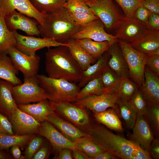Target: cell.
Returning <instances> with one entry per match:
<instances>
[{
  "label": "cell",
  "mask_w": 159,
  "mask_h": 159,
  "mask_svg": "<svg viewBox=\"0 0 159 159\" xmlns=\"http://www.w3.org/2000/svg\"><path fill=\"white\" fill-rule=\"evenodd\" d=\"M0 134L15 135L9 118L0 112Z\"/></svg>",
  "instance_id": "obj_45"
},
{
  "label": "cell",
  "mask_w": 159,
  "mask_h": 159,
  "mask_svg": "<svg viewBox=\"0 0 159 159\" xmlns=\"http://www.w3.org/2000/svg\"><path fill=\"white\" fill-rule=\"evenodd\" d=\"M20 147L19 146L17 145H14L11 147V153L15 159H24V156H23L21 155Z\"/></svg>",
  "instance_id": "obj_52"
},
{
  "label": "cell",
  "mask_w": 159,
  "mask_h": 159,
  "mask_svg": "<svg viewBox=\"0 0 159 159\" xmlns=\"http://www.w3.org/2000/svg\"><path fill=\"white\" fill-rule=\"evenodd\" d=\"M115 36L119 40L130 43L141 38L147 30L146 26L132 16L125 17Z\"/></svg>",
  "instance_id": "obj_13"
},
{
  "label": "cell",
  "mask_w": 159,
  "mask_h": 159,
  "mask_svg": "<svg viewBox=\"0 0 159 159\" xmlns=\"http://www.w3.org/2000/svg\"><path fill=\"white\" fill-rule=\"evenodd\" d=\"M5 23L11 31L19 30L25 32L28 36H40L38 28V21L14 10L4 17Z\"/></svg>",
  "instance_id": "obj_15"
},
{
  "label": "cell",
  "mask_w": 159,
  "mask_h": 159,
  "mask_svg": "<svg viewBox=\"0 0 159 159\" xmlns=\"http://www.w3.org/2000/svg\"><path fill=\"white\" fill-rule=\"evenodd\" d=\"M49 152L48 145L46 144L42 145L34 154L32 159H44L47 158Z\"/></svg>",
  "instance_id": "obj_49"
},
{
  "label": "cell",
  "mask_w": 159,
  "mask_h": 159,
  "mask_svg": "<svg viewBox=\"0 0 159 159\" xmlns=\"http://www.w3.org/2000/svg\"><path fill=\"white\" fill-rule=\"evenodd\" d=\"M128 102L137 115L144 116L145 115L147 110V103L139 88Z\"/></svg>",
  "instance_id": "obj_39"
},
{
  "label": "cell",
  "mask_w": 159,
  "mask_h": 159,
  "mask_svg": "<svg viewBox=\"0 0 159 159\" xmlns=\"http://www.w3.org/2000/svg\"><path fill=\"white\" fill-rule=\"evenodd\" d=\"M34 8L40 12L47 14L63 7L66 0H29Z\"/></svg>",
  "instance_id": "obj_35"
},
{
  "label": "cell",
  "mask_w": 159,
  "mask_h": 159,
  "mask_svg": "<svg viewBox=\"0 0 159 159\" xmlns=\"http://www.w3.org/2000/svg\"><path fill=\"white\" fill-rule=\"evenodd\" d=\"M36 76L47 99L52 102H73L81 90L75 83L63 79L53 78L38 74Z\"/></svg>",
  "instance_id": "obj_4"
},
{
  "label": "cell",
  "mask_w": 159,
  "mask_h": 159,
  "mask_svg": "<svg viewBox=\"0 0 159 159\" xmlns=\"http://www.w3.org/2000/svg\"><path fill=\"white\" fill-rule=\"evenodd\" d=\"M129 44L135 49L148 56L159 54V31L147 29L140 39Z\"/></svg>",
  "instance_id": "obj_20"
},
{
  "label": "cell",
  "mask_w": 159,
  "mask_h": 159,
  "mask_svg": "<svg viewBox=\"0 0 159 159\" xmlns=\"http://www.w3.org/2000/svg\"><path fill=\"white\" fill-rule=\"evenodd\" d=\"M87 134L104 151L122 159H150L149 152L130 140L116 135L102 126H88Z\"/></svg>",
  "instance_id": "obj_1"
},
{
  "label": "cell",
  "mask_w": 159,
  "mask_h": 159,
  "mask_svg": "<svg viewBox=\"0 0 159 159\" xmlns=\"http://www.w3.org/2000/svg\"><path fill=\"white\" fill-rule=\"evenodd\" d=\"M17 106L19 110L29 115L40 123L46 120L49 115L55 112L51 102L47 99L36 103L19 105Z\"/></svg>",
  "instance_id": "obj_23"
},
{
  "label": "cell",
  "mask_w": 159,
  "mask_h": 159,
  "mask_svg": "<svg viewBox=\"0 0 159 159\" xmlns=\"http://www.w3.org/2000/svg\"><path fill=\"white\" fill-rule=\"evenodd\" d=\"M94 117L98 122L109 129L122 132L124 129L119 116L112 108L100 112H93Z\"/></svg>",
  "instance_id": "obj_27"
},
{
  "label": "cell",
  "mask_w": 159,
  "mask_h": 159,
  "mask_svg": "<svg viewBox=\"0 0 159 159\" xmlns=\"http://www.w3.org/2000/svg\"><path fill=\"white\" fill-rule=\"evenodd\" d=\"M18 72L9 57L6 54H2L0 57V78L14 86L20 85L22 82L16 75Z\"/></svg>",
  "instance_id": "obj_28"
},
{
  "label": "cell",
  "mask_w": 159,
  "mask_h": 159,
  "mask_svg": "<svg viewBox=\"0 0 159 159\" xmlns=\"http://www.w3.org/2000/svg\"><path fill=\"white\" fill-rule=\"evenodd\" d=\"M145 81L139 88L146 101L159 104V77L146 66L144 69Z\"/></svg>",
  "instance_id": "obj_21"
},
{
  "label": "cell",
  "mask_w": 159,
  "mask_h": 159,
  "mask_svg": "<svg viewBox=\"0 0 159 159\" xmlns=\"http://www.w3.org/2000/svg\"><path fill=\"white\" fill-rule=\"evenodd\" d=\"M43 142L42 138L34 135L27 144L24 155V159H32L34 154L42 146Z\"/></svg>",
  "instance_id": "obj_43"
},
{
  "label": "cell",
  "mask_w": 159,
  "mask_h": 159,
  "mask_svg": "<svg viewBox=\"0 0 159 159\" xmlns=\"http://www.w3.org/2000/svg\"><path fill=\"white\" fill-rule=\"evenodd\" d=\"M147 110L144 116L153 134L157 138L159 135V104L146 101Z\"/></svg>",
  "instance_id": "obj_31"
},
{
  "label": "cell",
  "mask_w": 159,
  "mask_h": 159,
  "mask_svg": "<svg viewBox=\"0 0 159 159\" xmlns=\"http://www.w3.org/2000/svg\"><path fill=\"white\" fill-rule=\"evenodd\" d=\"M34 136L33 134L18 135L0 134V150H6L15 145L23 147L28 144Z\"/></svg>",
  "instance_id": "obj_32"
},
{
  "label": "cell",
  "mask_w": 159,
  "mask_h": 159,
  "mask_svg": "<svg viewBox=\"0 0 159 159\" xmlns=\"http://www.w3.org/2000/svg\"><path fill=\"white\" fill-rule=\"evenodd\" d=\"M86 4L109 30L116 29L125 17L112 0H89Z\"/></svg>",
  "instance_id": "obj_6"
},
{
  "label": "cell",
  "mask_w": 159,
  "mask_h": 159,
  "mask_svg": "<svg viewBox=\"0 0 159 159\" xmlns=\"http://www.w3.org/2000/svg\"><path fill=\"white\" fill-rule=\"evenodd\" d=\"M109 56L107 51L93 65H90L86 69L83 71L78 85L80 88L83 87L90 81L100 76L107 65Z\"/></svg>",
  "instance_id": "obj_25"
},
{
  "label": "cell",
  "mask_w": 159,
  "mask_h": 159,
  "mask_svg": "<svg viewBox=\"0 0 159 159\" xmlns=\"http://www.w3.org/2000/svg\"><path fill=\"white\" fill-rule=\"evenodd\" d=\"M45 67L48 76L74 83L79 82L83 71L65 46L48 48L45 53Z\"/></svg>",
  "instance_id": "obj_2"
},
{
  "label": "cell",
  "mask_w": 159,
  "mask_h": 159,
  "mask_svg": "<svg viewBox=\"0 0 159 159\" xmlns=\"http://www.w3.org/2000/svg\"><path fill=\"white\" fill-rule=\"evenodd\" d=\"M72 150L68 148H63L59 150L57 155L55 158L57 159H73Z\"/></svg>",
  "instance_id": "obj_51"
},
{
  "label": "cell",
  "mask_w": 159,
  "mask_h": 159,
  "mask_svg": "<svg viewBox=\"0 0 159 159\" xmlns=\"http://www.w3.org/2000/svg\"><path fill=\"white\" fill-rule=\"evenodd\" d=\"M82 1L85 3L86 4L88 3L89 1V0H79Z\"/></svg>",
  "instance_id": "obj_56"
},
{
  "label": "cell",
  "mask_w": 159,
  "mask_h": 159,
  "mask_svg": "<svg viewBox=\"0 0 159 159\" xmlns=\"http://www.w3.org/2000/svg\"><path fill=\"white\" fill-rule=\"evenodd\" d=\"M2 55V54L0 53V57Z\"/></svg>",
  "instance_id": "obj_57"
},
{
  "label": "cell",
  "mask_w": 159,
  "mask_h": 159,
  "mask_svg": "<svg viewBox=\"0 0 159 159\" xmlns=\"http://www.w3.org/2000/svg\"><path fill=\"white\" fill-rule=\"evenodd\" d=\"M117 105L120 115L123 119L128 128L132 129L136 120L137 114L127 100L119 98Z\"/></svg>",
  "instance_id": "obj_33"
},
{
  "label": "cell",
  "mask_w": 159,
  "mask_h": 159,
  "mask_svg": "<svg viewBox=\"0 0 159 159\" xmlns=\"http://www.w3.org/2000/svg\"><path fill=\"white\" fill-rule=\"evenodd\" d=\"M121 6L126 17L132 16L134 13L141 6L143 0H115Z\"/></svg>",
  "instance_id": "obj_42"
},
{
  "label": "cell",
  "mask_w": 159,
  "mask_h": 159,
  "mask_svg": "<svg viewBox=\"0 0 159 159\" xmlns=\"http://www.w3.org/2000/svg\"><path fill=\"white\" fill-rule=\"evenodd\" d=\"M157 0L159 1V0Z\"/></svg>",
  "instance_id": "obj_58"
},
{
  "label": "cell",
  "mask_w": 159,
  "mask_h": 159,
  "mask_svg": "<svg viewBox=\"0 0 159 159\" xmlns=\"http://www.w3.org/2000/svg\"><path fill=\"white\" fill-rule=\"evenodd\" d=\"M73 158L75 159H89V157L82 151L76 149L72 150Z\"/></svg>",
  "instance_id": "obj_53"
},
{
  "label": "cell",
  "mask_w": 159,
  "mask_h": 159,
  "mask_svg": "<svg viewBox=\"0 0 159 159\" xmlns=\"http://www.w3.org/2000/svg\"><path fill=\"white\" fill-rule=\"evenodd\" d=\"M6 150H0V159H7L11 158L10 155L5 151Z\"/></svg>",
  "instance_id": "obj_55"
},
{
  "label": "cell",
  "mask_w": 159,
  "mask_h": 159,
  "mask_svg": "<svg viewBox=\"0 0 159 159\" xmlns=\"http://www.w3.org/2000/svg\"><path fill=\"white\" fill-rule=\"evenodd\" d=\"M14 10L34 18L41 25L44 23L48 15L46 13L37 11L29 0H0V14L3 17Z\"/></svg>",
  "instance_id": "obj_10"
},
{
  "label": "cell",
  "mask_w": 159,
  "mask_h": 159,
  "mask_svg": "<svg viewBox=\"0 0 159 159\" xmlns=\"http://www.w3.org/2000/svg\"><path fill=\"white\" fill-rule=\"evenodd\" d=\"M75 40L87 53L97 60L112 44L107 41L97 42L87 38Z\"/></svg>",
  "instance_id": "obj_29"
},
{
  "label": "cell",
  "mask_w": 159,
  "mask_h": 159,
  "mask_svg": "<svg viewBox=\"0 0 159 159\" xmlns=\"http://www.w3.org/2000/svg\"><path fill=\"white\" fill-rule=\"evenodd\" d=\"M139 88V86L130 78H122L115 91L119 98L128 101Z\"/></svg>",
  "instance_id": "obj_37"
},
{
  "label": "cell",
  "mask_w": 159,
  "mask_h": 159,
  "mask_svg": "<svg viewBox=\"0 0 159 159\" xmlns=\"http://www.w3.org/2000/svg\"><path fill=\"white\" fill-rule=\"evenodd\" d=\"M69 13L74 23L76 25L81 27L85 26L94 20L99 19L94 14L70 12Z\"/></svg>",
  "instance_id": "obj_41"
},
{
  "label": "cell",
  "mask_w": 159,
  "mask_h": 159,
  "mask_svg": "<svg viewBox=\"0 0 159 159\" xmlns=\"http://www.w3.org/2000/svg\"><path fill=\"white\" fill-rule=\"evenodd\" d=\"M141 6L148 9L152 13L159 14V1L143 0Z\"/></svg>",
  "instance_id": "obj_48"
},
{
  "label": "cell",
  "mask_w": 159,
  "mask_h": 159,
  "mask_svg": "<svg viewBox=\"0 0 159 159\" xmlns=\"http://www.w3.org/2000/svg\"><path fill=\"white\" fill-rule=\"evenodd\" d=\"M151 13L148 9L140 6L136 10L132 17L140 22L147 28L148 21Z\"/></svg>",
  "instance_id": "obj_44"
},
{
  "label": "cell",
  "mask_w": 159,
  "mask_h": 159,
  "mask_svg": "<svg viewBox=\"0 0 159 159\" xmlns=\"http://www.w3.org/2000/svg\"><path fill=\"white\" fill-rule=\"evenodd\" d=\"M16 43L14 31L9 29L4 18L0 14V53L7 54L9 49L15 47Z\"/></svg>",
  "instance_id": "obj_30"
},
{
  "label": "cell",
  "mask_w": 159,
  "mask_h": 159,
  "mask_svg": "<svg viewBox=\"0 0 159 159\" xmlns=\"http://www.w3.org/2000/svg\"><path fill=\"white\" fill-rule=\"evenodd\" d=\"M37 133L48 140L56 150L66 148L72 150L76 149L74 142L65 137L47 120L41 123Z\"/></svg>",
  "instance_id": "obj_17"
},
{
  "label": "cell",
  "mask_w": 159,
  "mask_h": 159,
  "mask_svg": "<svg viewBox=\"0 0 159 159\" xmlns=\"http://www.w3.org/2000/svg\"><path fill=\"white\" fill-rule=\"evenodd\" d=\"M16 39L15 47L23 53L29 55L36 54L38 50L45 47L48 48L52 47L61 46L69 47L67 43L57 42L50 39L37 37L33 36H24L13 30Z\"/></svg>",
  "instance_id": "obj_9"
},
{
  "label": "cell",
  "mask_w": 159,
  "mask_h": 159,
  "mask_svg": "<svg viewBox=\"0 0 159 159\" xmlns=\"http://www.w3.org/2000/svg\"><path fill=\"white\" fill-rule=\"evenodd\" d=\"M104 27L99 19L94 20L82 27L70 38L74 39L87 38L97 42L107 41L112 44L118 42L119 40L115 35L108 34L105 31Z\"/></svg>",
  "instance_id": "obj_12"
},
{
  "label": "cell",
  "mask_w": 159,
  "mask_h": 159,
  "mask_svg": "<svg viewBox=\"0 0 159 159\" xmlns=\"http://www.w3.org/2000/svg\"><path fill=\"white\" fill-rule=\"evenodd\" d=\"M63 7L70 12L94 14L85 3L79 0H66Z\"/></svg>",
  "instance_id": "obj_40"
},
{
  "label": "cell",
  "mask_w": 159,
  "mask_h": 159,
  "mask_svg": "<svg viewBox=\"0 0 159 159\" xmlns=\"http://www.w3.org/2000/svg\"><path fill=\"white\" fill-rule=\"evenodd\" d=\"M152 158L155 159H159V138H154L150 147L149 151Z\"/></svg>",
  "instance_id": "obj_50"
},
{
  "label": "cell",
  "mask_w": 159,
  "mask_h": 159,
  "mask_svg": "<svg viewBox=\"0 0 159 159\" xmlns=\"http://www.w3.org/2000/svg\"><path fill=\"white\" fill-rule=\"evenodd\" d=\"M51 102L55 112L74 124L82 127L88 125L90 118L85 108L68 102Z\"/></svg>",
  "instance_id": "obj_14"
},
{
  "label": "cell",
  "mask_w": 159,
  "mask_h": 159,
  "mask_svg": "<svg viewBox=\"0 0 159 159\" xmlns=\"http://www.w3.org/2000/svg\"><path fill=\"white\" fill-rule=\"evenodd\" d=\"M146 66L152 72L159 76V54L148 56Z\"/></svg>",
  "instance_id": "obj_46"
},
{
  "label": "cell",
  "mask_w": 159,
  "mask_h": 159,
  "mask_svg": "<svg viewBox=\"0 0 159 159\" xmlns=\"http://www.w3.org/2000/svg\"><path fill=\"white\" fill-rule=\"evenodd\" d=\"M7 54L15 68L23 74L24 78L37 75L40 59L38 55L36 54L32 55L26 54L15 47L9 49Z\"/></svg>",
  "instance_id": "obj_11"
},
{
  "label": "cell",
  "mask_w": 159,
  "mask_h": 159,
  "mask_svg": "<svg viewBox=\"0 0 159 159\" xmlns=\"http://www.w3.org/2000/svg\"><path fill=\"white\" fill-rule=\"evenodd\" d=\"M117 157L106 151H104L97 155L90 158L91 159H117Z\"/></svg>",
  "instance_id": "obj_54"
},
{
  "label": "cell",
  "mask_w": 159,
  "mask_h": 159,
  "mask_svg": "<svg viewBox=\"0 0 159 159\" xmlns=\"http://www.w3.org/2000/svg\"><path fill=\"white\" fill-rule=\"evenodd\" d=\"M100 77L103 86L106 91H115L122 79L107 64Z\"/></svg>",
  "instance_id": "obj_38"
},
{
  "label": "cell",
  "mask_w": 159,
  "mask_h": 159,
  "mask_svg": "<svg viewBox=\"0 0 159 159\" xmlns=\"http://www.w3.org/2000/svg\"></svg>",
  "instance_id": "obj_59"
},
{
  "label": "cell",
  "mask_w": 159,
  "mask_h": 159,
  "mask_svg": "<svg viewBox=\"0 0 159 159\" xmlns=\"http://www.w3.org/2000/svg\"><path fill=\"white\" fill-rule=\"evenodd\" d=\"M40 35L43 37L66 43L73 34L82 27L76 25L72 20L67 10L62 7L48 14L44 23L39 24Z\"/></svg>",
  "instance_id": "obj_3"
},
{
  "label": "cell",
  "mask_w": 159,
  "mask_h": 159,
  "mask_svg": "<svg viewBox=\"0 0 159 159\" xmlns=\"http://www.w3.org/2000/svg\"><path fill=\"white\" fill-rule=\"evenodd\" d=\"M14 86L10 82L0 79V112L8 117L17 108L12 94Z\"/></svg>",
  "instance_id": "obj_24"
},
{
  "label": "cell",
  "mask_w": 159,
  "mask_h": 159,
  "mask_svg": "<svg viewBox=\"0 0 159 159\" xmlns=\"http://www.w3.org/2000/svg\"><path fill=\"white\" fill-rule=\"evenodd\" d=\"M46 120L57 127L65 137L74 142L78 139L88 136L86 132H82L74 125L65 120L55 112L49 115Z\"/></svg>",
  "instance_id": "obj_22"
},
{
  "label": "cell",
  "mask_w": 159,
  "mask_h": 159,
  "mask_svg": "<svg viewBox=\"0 0 159 159\" xmlns=\"http://www.w3.org/2000/svg\"><path fill=\"white\" fill-rule=\"evenodd\" d=\"M147 29L151 31H159V15L152 13L149 18Z\"/></svg>",
  "instance_id": "obj_47"
},
{
  "label": "cell",
  "mask_w": 159,
  "mask_h": 159,
  "mask_svg": "<svg viewBox=\"0 0 159 159\" xmlns=\"http://www.w3.org/2000/svg\"><path fill=\"white\" fill-rule=\"evenodd\" d=\"M118 42L128 66L130 78L140 87L144 82V69L148 56L129 43L120 40Z\"/></svg>",
  "instance_id": "obj_5"
},
{
  "label": "cell",
  "mask_w": 159,
  "mask_h": 159,
  "mask_svg": "<svg viewBox=\"0 0 159 159\" xmlns=\"http://www.w3.org/2000/svg\"><path fill=\"white\" fill-rule=\"evenodd\" d=\"M117 43L112 45L107 51V66L122 79L130 78L128 66Z\"/></svg>",
  "instance_id": "obj_19"
},
{
  "label": "cell",
  "mask_w": 159,
  "mask_h": 159,
  "mask_svg": "<svg viewBox=\"0 0 159 159\" xmlns=\"http://www.w3.org/2000/svg\"><path fill=\"white\" fill-rule=\"evenodd\" d=\"M105 91L100 76L87 82L80 90L77 96L76 100L90 95H100Z\"/></svg>",
  "instance_id": "obj_36"
},
{
  "label": "cell",
  "mask_w": 159,
  "mask_h": 159,
  "mask_svg": "<svg viewBox=\"0 0 159 159\" xmlns=\"http://www.w3.org/2000/svg\"><path fill=\"white\" fill-rule=\"evenodd\" d=\"M12 94L17 105L38 102L47 99L44 90L39 84L37 76L24 78L23 83L14 86Z\"/></svg>",
  "instance_id": "obj_7"
},
{
  "label": "cell",
  "mask_w": 159,
  "mask_h": 159,
  "mask_svg": "<svg viewBox=\"0 0 159 159\" xmlns=\"http://www.w3.org/2000/svg\"><path fill=\"white\" fill-rule=\"evenodd\" d=\"M132 129L133 132L130 140L149 152L150 145L154 138L151 130L143 115H137L135 124Z\"/></svg>",
  "instance_id": "obj_18"
},
{
  "label": "cell",
  "mask_w": 159,
  "mask_h": 159,
  "mask_svg": "<svg viewBox=\"0 0 159 159\" xmlns=\"http://www.w3.org/2000/svg\"><path fill=\"white\" fill-rule=\"evenodd\" d=\"M118 98L115 91H107L100 95H90L76 100L73 104L89 109L93 112H100L112 108L119 116L117 105Z\"/></svg>",
  "instance_id": "obj_8"
},
{
  "label": "cell",
  "mask_w": 159,
  "mask_h": 159,
  "mask_svg": "<svg viewBox=\"0 0 159 159\" xmlns=\"http://www.w3.org/2000/svg\"><path fill=\"white\" fill-rule=\"evenodd\" d=\"M71 54L83 70L95 63V59L87 53L75 39L70 38L67 43Z\"/></svg>",
  "instance_id": "obj_26"
},
{
  "label": "cell",
  "mask_w": 159,
  "mask_h": 159,
  "mask_svg": "<svg viewBox=\"0 0 159 159\" xmlns=\"http://www.w3.org/2000/svg\"><path fill=\"white\" fill-rule=\"evenodd\" d=\"M74 142L76 148L87 155L90 159L105 151L95 143L88 135L79 138Z\"/></svg>",
  "instance_id": "obj_34"
},
{
  "label": "cell",
  "mask_w": 159,
  "mask_h": 159,
  "mask_svg": "<svg viewBox=\"0 0 159 159\" xmlns=\"http://www.w3.org/2000/svg\"><path fill=\"white\" fill-rule=\"evenodd\" d=\"M15 134L26 135L37 133L41 125L32 117L17 107L8 117Z\"/></svg>",
  "instance_id": "obj_16"
}]
</instances>
